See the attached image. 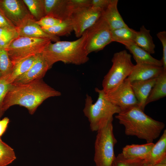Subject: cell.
<instances>
[{
	"instance_id": "6da1fadb",
	"label": "cell",
	"mask_w": 166,
	"mask_h": 166,
	"mask_svg": "<svg viewBox=\"0 0 166 166\" xmlns=\"http://www.w3.org/2000/svg\"><path fill=\"white\" fill-rule=\"evenodd\" d=\"M61 93L45 83L42 79L24 84H11L3 102L4 112L10 107L19 105L34 113L38 107L46 99L61 96Z\"/></svg>"
},
{
	"instance_id": "7a4b0ae2",
	"label": "cell",
	"mask_w": 166,
	"mask_h": 166,
	"mask_svg": "<svg viewBox=\"0 0 166 166\" xmlns=\"http://www.w3.org/2000/svg\"><path fill=\"white\" fill-rule=\"evenodd\" d=\"M115 117L124 126L127 135L136 136L147 143H152L158 137L165 126L163 122L146 115L139 107L121 111Z\"/></svg>"
},
{
	"instance_id": "3957f363",
	"label": "cell",
	"mask_w": 166,
	"mask_h": 166,
	"mask_svg": "<svg viewBox=\"0 0 166 166\" xmlns=\"http://www.w3.org/2000/svg\"><path fill=\"white\" fill-rule=\"evenodd\" d=\"M86 33L85 31L78 39L73 41L51 42L41 53L49 69L58 61L77 65L87 62L89 58L85 48Z\"/></svg>"
},
{
	"instance_id": "277c9868",
	"label": "cell",
	"mask_w": 166,
	"mask_h": 166,
	"mask_svg": "<svg viewBox=\"0 0 166 166\" xmlns=\"http://www.w3.org/2000/svg\"><path fill=\"white\" fill-rule=\"evenodd\" d=\"M98 97L94 103L91 97L87 94L83 112L88 118L92 131H97L111 122L113 115L121 112L120 109L108 101L103 89L95 88Z\"/></svg>"
},
{
	"instance_id": "5b68a950",
	"label": "cell",
	"mask_w": 166,
	"mask_h": 166,
	"mask_svg": "<svg viewBox=\"0 0 166 166\" xmlns=\"http://www.w3.org/2000/svg\"><path fill=\"white\" fill-rule=\"evenodd\" d=\"M131 55L126 50L115 53L112 59L113 64L102 82L105 93L115 89L121 85L130 74L134 65Z\"/></svg>"
},
{
	"instance_id": "8992f818",
	"label": "cell",
	"mask_w": 166,
	"mask_h": 166,
	"mask_svg": "<svg viewBox=\"0 0 166 166\" xmlns=\"http://www.w3.org/2000/svg\"><path fill=\"white\" fill-rule=\"evenodd\" d=\"M112 122L97 131L94 157L96 166H111L116 157L114 147L117 141L113 133Z\"/></svg>"
},
{
	"instance_id": "52a82bcc",
	"label": "cell",
	"mask_w": 166,
	"mask_h": 166,
	"mask_svg": "<svg viewBox=\"0 0 166 166\" xmlns=\"http://www.w3.org/2000/svg\"><path fill=\"white\" fill-rule=\"evenodd\" d=\"M51 42L48 38H34L19 36L6 49L12 62L41 53Z\"/></svg>"
},
{
	"instance_id": "ba28073f",
	"label": "cell",
	"mask_w": 166,
	"mask_h": 166,
	"mask_svg": "<svg viewBox=\"0 0 166 166\" xmlns=\"http://www.w3.org/2000/svg\"><path fill=\"white\" fill-rule=\"evenodd\" d=\"M85 31L87 35L85 48L88 54L102 50L113 42L111 30L101 17Z\"/></svg>"
},
{
	"instance_id": "9c48e42d",
	"label": "cell",
	"mask_w": 166,
	"mask_h": 166,
	"mask_svg": "<svg viewBox=\"0 0 166 166\" xmlns=\"http://www.w3.org/2000/svg\"><path fill=\"white\" fill-rule=\"evenodd\" d=\"M102 12L100 9L92 7L73 9L70 19L75 36L80 38L101 18Z\"/></svg>"
},
{
	"instance_id": "30bf717a",
	"label": "cell",
	"mask_w": 166,
	"mask_h": 166,
	"mask_svg": "<svg viewBox=\"0 0 166 166\" xmlns=\"http://www.w3.org/2000/svg\"><path fill=\"white\" fill-rule=\"evenodd\" d=\"M105 93L106 98L118 107L121 111L133 107H139L131 83L126 79L115 89Z\"/></svg>"
},
{
	"instance_id": "8fae6325",
	"label": "cell",
	"mask_w": 166,
	"mask_h": 166,
	"mask_svg": "<svg viewBox=\"0 0 166 166\" xmlns=\"http://www.w3.org/2000/svg\"><path fill=\"white\" fill-rule=\"evenodd\" d=\"M0 10L15 27L34 18L23 0H0Z\"/></svg>"
},
{
	"instance_id": "7c38bea8",
	"label": "cell",
	"mask_w": 166,
	"mask_h": 166,
	"mask_svg": "<svg viewBox=\"0 0 166 166\" xmlns=\"http://www.w3.org/2000/svg\"><path fill=\"white\" fill-rule=\"evenodd\" d=\"M49 69V67L46 61L41 53L39 54L30 69L17 78L12 84H24L42 79Z\"/></svg>"
},
{
	"instance_id": "4fadbf2b",
	"label": "cell",
	"mask_w": 166,
	"mask_h": 166,
	"mask_svg": "<svg viewBox=\"0 0 166 166\" xmlns=\"http://www.w3.org/2000/svg\"><path fill=\"white\" fill-rule=\"evenodd\" d=\"M15 28L19 36L34 38H48L55 42L60 41L59 37L45 32L34 18L25 20Z\"/></svg>"
},
{
	"instance_id": "5bb4252c",
	"label": "cell",
	"mask_w": 166,
	"mask_h": 166,
	"mask_svg": "<svg viewBox=\"0 0 166 166\" xmlns=\"http://www.w3.org/2000/svg\"><path fill=\"white\" fill-rule=\"evenodd\" d=\"M45 16L63 21L69 19L73 10L69 0H44Z\"/></svg>"
},
{
	"instance_id": "9a60e30c",
	"label": "cell",
	"mask_w": 166,
	"mask_h": 166,
	"mask_svg": "<svg viewBox=\"0 0 166 166\" xmlns=\"http://www.w3.org/2000/svg\"><path fill=\"white\" fill-rule=\"evenodd\" d=\"M164 70L163 67L148 64H136L125 79L130 82L147 80L157 77Z\"/></svg>"
},
{
	"instance_id": "2e32d148",
	"label": "cell",
	"mask_w": 166,
	"mask_h": 166,
	"mask_svg": "<svg viewBox=\"0 0 166 166\" xmlns=\"http://www.w3.org/2000/svg\"><path fill=\"white\" fill-rule=\"evenodd\" d=\"M157 77L145 81H135L131 85L138 103L139 107L144 111L147 99Z\"/></svg>"
},
{
	"instance_id": "e0dca14e",
	"label": "cell",
	"mask_w": 166,
	"mask_h": 166,
	"mask_svg": "<svg viewBox=\"0 0 166 166\" xmlns=\"http://www.w3.org/2000/svg\"><path fill=\"white\" fill-rule=\"evenodd\" d=\"M154 144L152 142L142 144L127 145L123 148L121 153L127 159L145 161L148 158Z\"/></svg>"
},
{
	"instance_id": "ac0fdd59",
	"label": "cell",
	"mask_w": 166,
	"mask_h": 166,
	"mask_svg": "<svg viewBox=\"0 0 166 166\" xmlns=\"http://www.w3.org/2000/svg\"><path fill=\"white\" fill-rule=\"evenodd\" d=\"M122 44L132 54L136 64H148L163 67L161 60L153 57L151 54L139 46L133 41L124 42Z\"/></svg>"
},
{
	"instance_id": "d6986e66",
	"label": "cell",
	"mask_w": 166,
	"mask_h": 166,
	"mask_svg": "<svg viewBox=\"0 0 166 166\" xmlns=\"http://www.w3.org/2000/svg\"><path fill=\"white\" fill-rule=\"evenodd\" d=\"M118 2L117 0H112L102 14L101 18L107 23L111 30L128 26L118 11Z\"/></svg>"
},
{
	"instance_id": "ffe728a7",
	"label": "cell",
	"mask_w": 166,
	"mask_h": 166,
	"mask_svg": "<svg viewBox=\"0 0 166 166\" xmlns=\"http://www.w3.org/2000/svg\"><path fill=\"white\" fill-rule=\"evenodd\" d=\"M144 162L152 164L166 163V130L154 144L148 158Z\"/></svg>"
},
{
	"instance_id": "44dd1931",
	"label": "cell",
	"mask_w": 166,
	"mask_h": 166,
	"mask_svg": "<svg viewBox=\"0 0 166 166\" xmlns=\"http://www.w3.org/2000/svg\"><path fill=\"white\" fill-rule=\"evenodd\" d=\"M134 42L139 46L150 54L155 52V45L152 38L150 34V30L142 26L139 31H137Z\"/></svg>"
},
{
	"instance_id": "7402d4cb",
	"label": "cell",
	"mask_w": 166,
	"mask_h": 166,
	"mask_svg": "<svg viewBox=\"0 0 166 166\" xmlns=\"http://www.w3.org/2000/svg\"><path fill=\"white\" fill-rule=\"evenodd\" d=\"M166 96V70L157 77L146 102V105Z\"/></svg>"
},
{
	"instance_id": "603a6c76",
	"label": "cell",
	"mask_w": 166,
	"mask_h": 166,
	"mask_svg": "<svg viewBox=\"0 0 166 166\" xmlns=\"http://www.w3.org/2000/svg\"><path fill=\"white\" fill-rule=\"evenodd\" d=\"M38 55L24 58L13 64L12 70L8 76L9 83H12L17 78L26 72L32 66Z\"/></svg>"
},
{
	"instance_id": "cb8c5ba5",
	"label": "cell",
	"mask_w": 166,
	"mask_h": 166,
	"mask_svg": "<svg viewBox=\"0 0 166 166\" xmlns=\"http://www.w3.org/2000/svg\"><path fill=\"white\" fill-rule=\"evenodd\" d=\"M137 31L130 28L128 26L111 30L112 42L122 44L133 41Z\"/></svg>"
},
{
	"instance_id": "d4e9b609",
	"label": "cell",
	"mask_w": 166,
	"mask_h": 166,
	"mask_svg": "<svg viewBox=\"0 0 166 166\" xmlns=\"http://www.w3.org/2000/svg\"><path fill=\"white\" fill-rule=\"evenodd\" d=\"M42 29L46 33L58 37L69 36L73 31L72 23L70 18L62 21L51 27Z\"/></svg>"
},
{
	"instance_id": "484cf974",
	"label": "cell",
	"mask_w": 166,
	"mask_h": 166,
	"mask_svg": "<svg viewBox=\"0 0 166 166\" xmlns=\"http://www.w3.org/2000/svg\"><path fill=\"white\" fill-rule=\"evenodd\" d=\"M31 14L36 21L45 16L44 0H23Z\"/></svg>"
},
{
	"instance_id": "4316f807",
	"label": "cell",
	"mask_w": 166,
	"mask_h": 166,
	"mask_svg": "<svg viewBox=\"0 0 166 166\" xmlns=\"http://www.w3.org/2000/svg\"><path fill=\"white\" fill-rule=\"evenodd\" d=\"M16 158L14 149L0 138V166H6Z\"/></svg>"
},
{
	"instance_id": "83f0119b",
	"label": "cell",
	"mask_w": 166,
	"mask_h": 166,
	"mask_svg": "<svg viewBox=\"0 0 166 166\" xmlns=\"http://www.w3.org/2000/svg\"><path fill=\"white\" fill-rule=\"evenodd\" d=\"M19 36L15 27L0 28V48L6 49Z\"/></svg>"
},
{
	"instance_id": "f1b7e54d",
	"label": "cell",
	"mask_w": 166,
	"mask_h": 166,
	"mask_svg": "<svg viewBox=\"0 0 166 166\" xmlns=\"http://www.w3.org/2000/svg\"><path fill=\"white\" fill-rule=\"evenodd\" d=\"M13 66L7 50L0 48V72L2 77L9 75Z\"/></svg>"
},
{
	"instance_id": "f546056e",
	"label": "cell",
	"mask_w": 166,
	"mask_h": 166,
	"mask_svg": "<svg viewBox=\"0 0 166 166\" xmlns=\"http://www.w3.org/2000/svg\"><path fill=\"white\" fill-rule=\"evenodd\" d=\"M144 161L141 160L126 159L121 153L116 157L111 166H142Z\"/></svg>"
},
{
	"instance_id": "4dcf8cb0",
	"label": "cell",
	"mask_w": 166,
	"mask_h": 166,
	"mask_svg": "<svg viewBox=\"0 0 166 166\" xmlns=\"http://www.w3.org/2000/svg\"><path fill=\"white\" fill-rule=\"evenodd\" d=\"M8 76L0 78V120L5 112L3 108V101L11 85L7 81Z\"/></svg>"
},
{
	"instance_id": "1f68e13d",
	"label": "cell",
	"mask_w": 166,
	"mask_h": 166,
	"mask_svg": "<svg viewBox=\"0 0 166 166\" xmlns=\"http://www.w3.org/2000/svg\"><path fill=\"white\" fill-rule=\"evenodd\" d=\"M61 21L50 16H45L36 22L42 29H46L58 24Z\"/></svg>"
},
{
	"instance_id": "d6a6232c",
	"label": "cell",
	"mask_w": 166,
	"mask_h": 166,
	"mask_svg": "<svg viewBox=\"0 0 166 166\" xmlns=\"http://www.w3.org/2000/svg\"><path fill=\"white\" fill-rule=\"evenodd\" d=\"M157 36L160 41L163 47V56L161 60L163 67L166 70V32L160 31L157 34Z\"/></svg>"
},
{
	"instance_id": "836d02e7",
	"label": "cell",
	"mask_w": 166,
	"mask_h": 166,
	"mask_svg": "<svg viewBox=\"0 0 166 166\" xmlns=\"http://www.w3.org/2000/svg\"><path fill=\"white\" fill-rule=\"evenodd\" d=\"M91 0H69L70 6L73 9L91 7Z\"/></svg>"
},
{
	"instance_id": "e575fe53",
	"label": "cell",
	"mask_w": 166,
	"mask_h": 166,
	"mask_svg": "<svg viewBox=\"0 0 166 166\" xmlns=\"http://www.w3.org/2000/svg\"><path fill=\"white\" fill-rule=\"evenodd\" d=\"M112 0H91V7L103 11L108 6Z\"/></svg>"
},
{
	"instance_id": "d590c367",
	"label": "cell",
	"mask_w": 166,
	"mask_h": 166,
	"mask_svg": "<svg viewBox=\"0 0 166 166\" xmlns=\"http://www.w3.org/2000/svg\"><path fill=\"white\" fill-rule=\"evenodd\" d=\"M13 27H15L0 10V28Z\"/></svg>"
},
{
	"instance_id": "8d00e7d4",
	"label": "cell",
	"mask_w": 166,
	"mask_h": 166,
	"mask_svg": "<svg viewBox=\"0 0 166 166\" xmlns=\"http://www.w3.org/2000/svg\"><path fill=\"white\" fill-rule=\"evenodd\" d=\"M9 121V118L6 117L0 120V138L5 132Z\"/></svg>"
},
{
	"instance_id": "74e56055",
	"label": "cell",
	"mask_w": 166,
	"mask_h": 166,
	"mask_svg": "<svg viewBox=\"0 0 166 166\" xmlns=\"http://www.w3.org/2000/svg\"><path fill=\"white\" fill-rule=\"evenodd\" d=\"M142 166H166V163H160L155 164L144 162Z\"/></svg>"
},
{
	"instance_id": "f35d334b",
	"label": "cell",
	"mask_w": 166,
	"mask_h": 166,
	"mask_svg": "<svg viewBox=\"0 0 166 166\" xmlns=\"http://www.w3.org/2000/svg\"><path fill=\"white\" fill-rule=\"evenodd\" d=\"M2 77V74L1 73V72H0V78Z\"/></svg>"
}]
</instances>
